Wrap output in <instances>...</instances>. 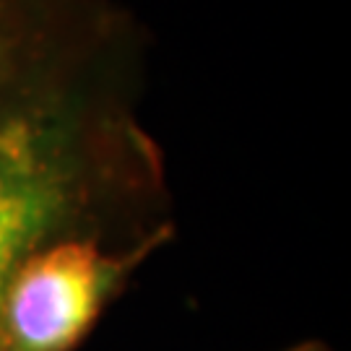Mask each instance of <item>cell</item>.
Returning a JSON list of instances; mask_svg holds the SVG:
<instances>
[{"label": "cell", "mask_w": 351, "mask_h": 351, "mask_svg": "<svg viewBox=\"0 0 351 351\" xmlns=\"http://www.w3.org/2000/svg\"><path fill=\"white\" fill-rule=\"evenodd\" d=\"M130 39L104 16L0 97V302L19 261L50 239L164 221L162 154L130 104Z\"/></svg>", "instance_id": "obj_1"}, {"label": "cell", "mask_w": 351, "mask_h": 351, "mask_svg": "<svg viewBox=\"0 0 351 351\" xmlns=\"http://www.w3.org/2000/svg\"><path fill=\"white\" fill-rule=\"evenodd\" d=\"M175 237V224L133 239L112 232H73L24 255L0 302L3 351H73L110 302L154 252Z\"/></svg>", "instance_id": "obj_2"}, {"label": "cell", "mask_w": 351, "mask_h": 351, "mask_svg": "<svg viewBox=\"0 0 351 351\" xmlns=\"http://www.w3.org/2000/svg\"><path fill=\"white\" fill-rule=\"evenodd\" d=\"M99 0H0V97L101 11Z\"/></svg>", "instance_id": "obj_3"}, {"label": "cell", "mask_w": 351, "mask_h": 351, "mask_svg": "<svg viewBox=\"0 0 351 351\" xmlns=\"http://www.w3.org/2000/svg\"><path fill=\"white\" fill-rule=\"evenodd\" d=\"M289 351H330V349L323 346V343H302V346H294V349Z\"/></svg>", "instance_id": "obj_4"}]
</instances>
